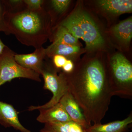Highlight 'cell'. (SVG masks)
Segmentation results:
<instances>
[{"instance_id": "6da1fadb", "label": "cell", "mask_w": 132, "mask_h": 132, "mask_svg": "<svg viewBox=\"0 0 132 132\" xmlns=\"http://www.w3.org/2000/svg\"><path fill=\"white\" fill-rule=\"evenodd\" d=\"M68 91L78 103L90 126L101 124L112 97L106 69L97 59L82 62L65 73Z\"/></svg>"}, {"instance_id": "7a4b0ae2", "label": "cell", "mask_w": 132, "mask_h": 132, "mask_svg": "<svg viewBox=\"0 0 132 132\" xmlns=\"http://www.w3.org/2000/svg\"><path fill=\"white\" fill-rule=\"evenodd\" d=\"M5 19L8 35H13L21 44L35 49L42 47L52 34L51 16L44 7L36 11H6Z\"/></svg>"}, {"instance_id": "3957f363", "label": "cell", "mask_w": 132, "mask_h": 132, "mask_svg": "<svg viewBox=\"0 0 132 132\" xmlns=\"http://www.w3.org/2000/svg\"><path fill=\"white\" fill-rule=\"evenodd\" d=\"M60 25L65 28L75 38L84 40L88 49L100 48L105 43L97 24L90 15L83 10H76Z\"/></svg>"}, {"instance_id": "277c9868", "label": "cell", "mask_w": 132, "mask_h": 132, "mask_svg": "<svg viewBox=\"0 0 132 132\" xmlns=\"http://www.w3.org/2000/svg\"><path fill=\"white\" fill-rule=\"evenodd\" d=\"M109 64L108 77L112 95L132 100V64L120 53L114 55Z\"/></svg>"}, {"instance_id": "5b68a950", "label": "cell", "mask_w": 132, "mask_h": 132, "mask_svg": "<svg viewBox=\"0 0 132 132\" xmlns=\"http://www.w3.org/2000/svg\"><path fill=\"white\" fill-rule=\"evenodd\" d=\"M59 70L53 65H49L44 61L40 75L42 76L44 79V89L52 92L53 97L45 105L29 107V111L46 109L53 106L59 103L62 97L68 92L65 73L62 72L58 75L57 73Z\"/></svg>"}, {"instance_id": "8992f818", "label": "cell", "mask_w": 132, "mask_h": 132, "mask_svg": "<svg viewBox=\"0 0 132 132\" xmlns=\"http://www.w3.org/2000/svg\"><path fill=\"white\" fill-rule=\"evenodd\" d=\"M15 53L6 46L0 56V86L15 78H26L41 82L39 73L23 67L15 61Z\"/></svg>"}, {"instance_id": "52a82bcc", "label": "cell", "mask_w": 132, "mask_h": 132, "mask_svg": "<svg viewBox=\"0 0 132 132\" xmlns=\"http://www.w3.org/2000/svg\"><path fill=\"white\" fill-rule=\"evenodd\" d=\"M15 61L22 67L35 71L40 75L46 57V49L43 47L36 48L34 52L27 54L14 55Z\"/></svg>"}, {"instance_id": "ba28073f", "label": "cell", "mask_w": 132, "mask_h": 132, "mask_svg": "<svg viewBox=\"0 0 132 132\" xmlns=\"http://www.w3.org/2000/svg\"><path fill=\"white\" fill-rule=\"evenodd\" d=\"M59 103L65 109L72 121L80 125L86 129L91 126L87 123L80 107L69 92H68L64 95Z\"/></svg>"}, {"instance_id": "9c48e42d", "label": "cell", "mask_w": 132, "mask_h": 132, "mask_svg": "<svg viewBox=\"0 0 132 132\" xmlns=\"http://www.w3.org/2000/svg\"><path fill=\"white\" fill-rule=\"evenodd\" d=\"M19 112L10 104L0 101V124L5 127H13L22 132H31L21 124Z\"/></svg>"}, {"instance_id": "30bf717a", "label": "cell", "mask_w": 132, "mask_h": 132, "mask_svg": "<svg viewBox=\"0 0 132 132\" xmlns=\"http://www.w3.org/2000/svg\"><path fill=\"white\" fill-rule=\"evenodd\" d=\"M37 120L41 123L67 122L72 120L65 109L60 103L46 109L39 110Z\"/></svg>"}, {"instance_id": "8fae6325", "label": "cell", "mask_w": 132, "mask_h": 132, "mask_svg": "<svg viewBox=\"0 0 132 132\" xmlns=\"http://www.w3.org/2000/svg\"><path fill=\"white\" fill-rule=\"evenodd\" d=\"M132 123V113L122 120L115 121L105 124H96L86 129L87 132H123Z\"/></svg>"}, {"instance_id": "7c38bea8", "label": "cell", "mask_w": 132, "mask_h": 132, "mask_svg": "<svg viewBox=\"0 0 132 132\" xmlns=\"http://www.w3.org/2000/svg\"><path fill=\"white\" fill-rule=\"evenodd\" d=\"M98 3L102 8L113 14L132 12V1L130 0H101Z\"/></svg>"}, {"instance_id": "4fadbf2b", "label": "cell", "mask_w": 132, "mask_h": 132, "mask_svg": "<svg viewBox=\"0 0 132 132\" xmlns=\"http://www.w3.org/2000/svg\"><path fill=\"white\" fill-rule=\"evenodd\" d=\"M46 49V57L51 58L55 55H60L67 59L77 54L80 50L79 45H66L59 43L53 42Z\"/></svg>"}, {"instance_id": "5bb4252c", "label": "cell", "mask_w": 132, "mask_h": 132, "mask_svg": "<svg viewBox=\"0 0 132 132\" xmlns=\"http://www.w3.org/2000/svg\"><path fill=\"white\" fill-rule=\"evenodd\" d=\"M112 31L116 37L121 42L126 44L130 43L132 38V17L116 25Z\"/></svg>"}, {"instance_id": "9a60e30c", "label": "cell", "mask_w": 132, "mask_h": 132, "mask_svg": "<svg viewBox=\"0 0 132 132\" xmlns=\"http://www.w3.org/2000/svg\"><path fill=\"white\" fill-rule=\"evenodd\" d=\"M53 42L59 43L66 45H78V39L75 38L63 26L59 25L54 33H52Z\"/></svg>"}, {"instance_id": "2e32d148", "label": "cell", "mask_w": 132, "mask_h": 132, "mask_svg": "<svg viewBox=\"0 0 132 132\" xmlns=\"http://www.w3.org/2000/svg\"><path fill=\"white\" fill-rule=\"evenodd\" d=\"M48 124L56 132H87L86 128L72 120L62 123L55 122Z\"/></svg>"}, {"instance_id": "e0dca14e", "label": "cell", "mask_w": 132, "mask_h": 132, "mask_svg": "<svg viewBox=\"0 0 132 132\" xmlns=\"http://www.w3.org/2000/svg\"><path fill=\"white\" fill-rule=\"evenodd\" d=\"M6 11L17 13L27 9L23 0H3Z\"/></svg>"}, {"instance_id": "ac0fdd59", "label": "cell", "mask_w": 132, "mask_h": 132, "mask_svg": "<svg viewBox=\"0 0 132 132\" xmlns=\"http://www.w3.org/2000/svg\"><path fill=\"white\" fill-rule=\"evenodd\" d=\"M71 1L70 0H52L51 5L54 9L59 13H63L68 9Z\"/></svg>"}, {"instance_id": "d6986e66", "label": "cell", "mask_w": 132, "mask_h": 132, "mask_svg": "<svg viewBox=\"0 0 132 132\" xmlns=\"http://www.w3.org/2000/svg\"><path fill=\"white\" fill-rule=\"evenodd\" d=\"M27 9L36 11L42 9L45 5L44 0H23Z\"/></svg>"}, {"instance_id": "ffe728a7", "label": "cell", "mask_w": 132, "mask_h": 132, "mask_svg": "<svg viewBox=\"0 0 132 132\" xmlns=\"http://www.w3.org/2000/svg\"><path fill=\"white\" fill-rule=\"evenodd\" d=\"M6 9L3 0H0V32L8 35V31L5 19Z\"/></svg>"}, {"instance_id": "44dd1931", "label": "cell", "mask_w": 132, "mask_h": 132, "mask_svg": "<svg viewBox=\"0 0 132 132\" xmlns=\"http://www.w3.org/2000/svg\"><path fill=\"white\" fill-rule=\"evenodd\" d=\"M52 57L53 65L58 69L62 68L68 59L65 57L60 55H55Z\"/></svg>"}, {"instance_id": "7402d4cb", "label": "cell", "mask_w": 132, "mask_h": 132, "mask_svg": "<svg viewBox=\"0 0 132 132\" xmlns=\"http://www.w3.org/2000/svg\"><path fill=\"white\" fill-rule=\"evenodd\" d=\"M74 68V65L72 61L68 59L62 69L64 73H70L73 71Z\"/></svg>"}, {"instance_id": "603a6c76", "label": "cell", "mask_w": 132, "mask_h": 132, "mask_svg": "<svg viewBox=\"0 0 132 132\" xmlns=\"http://www.w3.org/2000/svg\"><path fill=\"white\" fill-rule=\"evenodd\" d=\"M40 132H56L52 127L48 124H45V127L40 131Z\"/></svg>"}, {"instance_id": "cb8c5ba5", "label": "cell", "mask_w": 132, "mask_h": 132, "mask_svg": "<svg viewBox=\"0 0 132 132\" xmlns=\"http://www.w3.org/2000/svg\"><path fill=\"white\" fill-rule=\"evenodd\" d=\"M6 46L3 43V42L2 40L0 38V56L2 53L3 50H4Z\"/></svg>"}, {"instance_id": "d4e9b609", "label": "cell", "mask_w": 132, "mask_h": 132, "mask_svg": "<svg viewBox=\"0 0 132 132\" xmlns=\"http://www.w3.org/2000/svg\"><path fill=\"white\" fill-rule=\"evenodd\" d=\"M126 131H125V132H126Z\"/></svg>"}]
</instances>
